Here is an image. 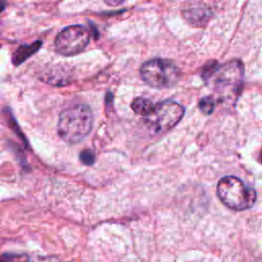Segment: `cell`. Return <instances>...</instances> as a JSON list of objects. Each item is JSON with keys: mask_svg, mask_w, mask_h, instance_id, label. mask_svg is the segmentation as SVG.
Segmentation results:
<instances>
[{"mask_svg": "<svg viewBox=\"0 0 262 262\" xmlns=\"http://www.w3.org/2000/svg\"><path fill=\"white\" fill-rule=\"evenodd\" d=\"M93 114L91 108L83 103L64 108L58 119L57 132L59 137L68 143H78L91 131Z\"/></svg>", "mask_w": 262, "mask_h": 262, "instance_id": "obj_1", "label": "cell"}, {"mask_svg": "<svg viewBox=\"0 0 262 262\" xmlns=\"http://www.w3.org/2000/svg\"><path fill=\"white\" fill-rule=\"evenodd\" d=\"M243 80L244 66L241 60L233 59L224 64H217L206 82L212 81L215 93L222 100H227L237 97Z\"/></svg>", "mask_w": 262, "mask_h": 262, "instance_id": "obj_2", "label": "cell"}, {"mask_svg": "<svg viewBox=\"0 0 262 262\" xmlns=\"http://www.w3.org/2000/svg\"><path fill=\"white\" fill-rule=\"evenodd\" d=\"M217 195L228 208L236 211L251 208L256 201V191L235 176H224L217 184Z\"/></svg>", "mask_w": 262, "mask_h": 262, "instance_id": "obj_3", "label": "cell"}, {"mask_svg": "<svg viewBox=\"0 0 262 262\" xmlns=\"http://www.w3.org/2000/svg\"><path fill=\"white\" fill-rule=\"evenodd\" d=\"M139 73L141 79L148 86L158 89L172 87L180 76L177 66L173 61L163 58L147 60L141 66Z\"/></svg>", "mask_w": 262, "mask_h": 262, "instance_id": "obj_4", "label": "cell"}, {"mask_svg": "<svg viewBox=\"0 0 262 262\" xmlns=\"http://www.w3.org/2000/svg\"><path fill=\"white\" fill-rule=\"evenodd\" d=\"M184 115L181 104L172 100H165L154 105L151 112L144 117L145 124L156 133H163L173 128Z\"/></svg>", "mask_w": 262, "mask_h": 262, "instance_id": "obj_5", "label": "cell"}, {"mask_svg": "<svg viewBox=\"0 0 262 262\" xmlns=\"http://www.w3.org/2000/svg\"><path fill=\"white\" fill-rule=\"evenodd\" d=\"M90 41L89 31L81 25H72L62 29L54 39L57 53L63 56H73L81 53Z\"/></svg>", "mask_w": 262, "mask_h": 262, "instance_id": "obj_6", "label": "cell"}, {"mask_svg": "<svg viewBox=\"0 0 262 262\" xmlns=\"http://www.w3.org/2000/svg\"><path fill=\"white\" fill-rule=\"evenodd\" d=\"M183 18L193 27H205L213 16L212 8L201 0L188 2L182 8Z\"/></svg>", "mask_w": 262, "mask_h": 262, "instance_id": "obj_7", "label": "cell"}, {"mask_svg": "<svg viewBox=\"0 0 262 262\" xmlns=\"http://www.w3.org/2000/svg\"><path fill=\"white\" fill-rule=\"evenodd\" d=\"M40 80L53 86L68 85L71 81L70 68L67 67V64H55L50 67L41 74Z\"/></svg>", "mask_w": 262, "mask_h": 262, "instance_id": "obj_8", "label": "cell"}, {"mask_svg": "<svg viewBox=\"0 0 262 262\" xmlns=\"http://www.w3.org/2000/svg\"><path fill=\"white\" fill-rule=\"evenodd\" d=\"M43 45L42 40H36L31 44L19 45L11 55V62L14 67L20 66L23 62L28 60L32 55L37 53Z\"/></svg>", "mask_w": 262, "mask_h": 262, "instance_id": "obj_9", "label": "cell"}, {"mask_svg": "<svg viewBox=\"0 0 262 262\" xmlns=\"http://www.w3.org/2000/svg\"><path fill=\"white\" fill-rule=\"evenodd\" d=\"M154 105L155 104L151 102V100L144 97H137L133 99L131 103V108L135 114L144 118L151 112V110L154 108Z\"/></svg>", "mask_w": 262, "mask_h": 262, "instance_id": "obj_10", "label": "cell"}, {"mask_svg": "<svg viewBox=\"0 0 262 262\" xmlns=\"http://www.w3.org/2000/svg\"><path fill=\"white\" fill-rule=\"evenodd\" d=\"M199 107L204 114H211L215 108V99L212 96H205L201 98L199 102Z\"/></svg>", "mask_w": 262, "mask_h": 262, "instance_id": "obj_11", "label": "cell"}, {"mask_svg": "<svg viewBox=\"0 0 262 262\" xmlns=\"http://www.w3.org/2000/svg\"><path fill=\"white\" fill-rule=\"evenodd\" d=\"M80 158H81V161L86 165H91L94 162V155L91 150H84L80 155Z\"/></svg>", "mask_w": 262, "mask_h": 262, "instance_id": "obj_12", "label": "cell"}, {"mask_svg": "<svg viewBox=\"0 0 262 262\" xmlns=\"http://www.w3.org/2000/svg\"><path fill=\"white\" fill-rule=\"evenodd\" d=\"M6 5H7V2L6 0H0V13L3 12L6 8Z\"/></svg>", "mask_w": 262, "mask_h": 262, "instance_id": "obj_13", "label": "cell"}, {"mask_svg": "<svg viewBox=\"0 0 262 262\" xmlns=\"http://www.w3.org/2000/svg\"><path fill=\"white\" fill-rule=\"evenodd\" d=\"M261 162H262V152H261Z\"/></svg>", "mask_w": 262, "mask_h": 262, "instance_id": "obj_14", "label": "cell"}]
</instances>
